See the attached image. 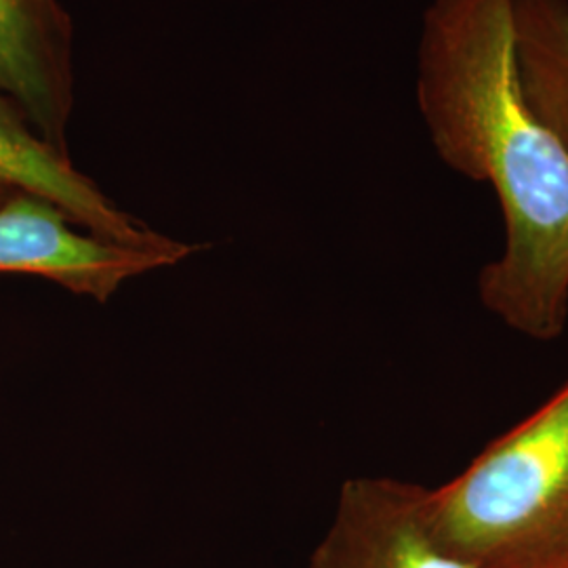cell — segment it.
I'll return each mask as SVG.
<instances>
[{"label": "cell", "instance_id": "cell-1", "mask_svg": "<svg viewBox=\"0 0 568 568\" xmlns=\"http://www.w3.org/2000/svg\"><path fill=\"white\" fill-rule=\"evenodd\" d=\"M417 103L448 169L493 187L506 224L483 267L480 302L501 323L554 342L568 321V150L518 81L511 0H429Z\"/></svg>", "mask_w": 568, "mask_h": 568}, {"label": "cell", "instance_id": "cell-2", "mask_svg": "<svg viewBox=\"0 0 568 568\" xmlns=\"http://www.w3.org/2000/svg\"><path fill=\"white\" fill-rule=\"evenodd\" d=\"M426 509L438 548L469 568H568V382L427 488Z\"/></svg>", "mask_w": 568, "mask_h": 568}, {"label": "cell", "instance_id": "cell-3", "mask_svg": "<svg viewBox=\"0 0 568 568\" xmlns=\"http://www.w3.org/2000/svg\"><path fill=\"white\" fill-rule=\"evenodd\" d=\"M185 251L138 248L74 224L55 204L16 192L0 204V274H30L105 304L124 281L180 264Z\"/></svg>", "mask_w": 568, "mask_h": 568}, {"label": "cell", "instance_id": "cell-4", "mask_svg": "<svg viewBox=\"0 0 568 568\" xmlns=\"http://www.w3.org/2000/svg\"><path fill=\"white\" fill-rule=\"evenodd\" d=\"M426 493L387 476L349 478L310 568H469L434 541Z\"/></svg>", "mask_w": 568, "mask_h": 568}, {"label": "cell", "instance_id": "cell-5", "mask_svg": "<svg viewBox=\"0 0 568 568\" xmlns=\"http://www.w3.org/2000/svg\"><path fill=\"white\" fill-rule=\"evenodd\" d=\"M74 91V26L61 0H0V93L65 152Z\"/></svg>", "mask_w": 568, "mask_h": 568}, {"label": "cell", "instance_id": "cell-6", "mask_svg": "<svg viewBox=\"0 0 568 568\" xmlns=\"http://www.w3.org/2000/svg\"><path fill=\"white\" fill-rule=\"evenodd\" d=\"M0 187L55 204L82 230L108 241L159 251L192 248L119 209L98 183L82 175L65 150L42 138L4 93H0Z\"/></svg>", "mask_w": 568, "mask_h": 568}, {"label": "cell", "instance_id": "cell-7", "mask_svg": "<svg viewBox=\"0 0 568 568\" xmlns=\"http://www.w3.org/2000/svg\"><path fill=\"white\" fill-rule=\"evenodd\" d=\"M511 37L528 105L568 150V0H511Z\"/></svg>", "mask_w": 568, "mask_h": 568}, {"label": "cell", "instance_id": "cell-8", "mask_svg": "<svg viewBox=\"0 0 568 568\" xmlns=\"http://www.w3.org/2000/svg\"><path fill=\"white\" fill-rule=\"evenodd\" d=\"M11 194H16V192H9V190H4V187H0V204L4 203Z\"/></svg>", "mask_w": 568, "mask_h": 568}]
</instances>
